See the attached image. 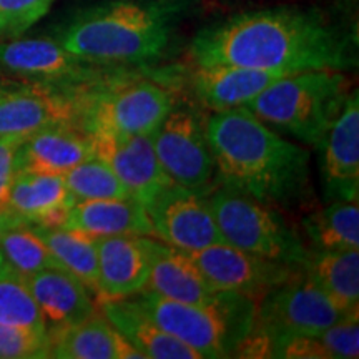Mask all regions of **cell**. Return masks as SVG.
Masks as SVG:
<instances>
[{
	"label": "cell",
	"instance_id": "30bf717a",
	"mask_svg": "<svg viewBox=\"0 0 359 359\" xmlns=\"http://www.w3.org/2000/svg\"><path fill=\"white\" fill-rule=\"evenodd\" d=\"M349 316L359 314L339 309L302 271L259 299L250 334L262 339L268 349L269 341L276 336L320 333Z\"/></svg>",
	"mask_w": 359,
	"mask_h": 359
},
{
	"label": "cell",
	"instance_id": "484cf974",
	"mask_svg": "<svg viewBox=\"0 0 359 359\" xmlns=\"http://www.w3.org/2000/svg\"><path fill=\"white\" fill-rule=\"evenodd\" d=\"M302 226L313 251L359 250L358 201H331L303 217Z\"/></svg>",
	"mask_w": 359,
	"mask_h": 359
},
{
	"label": "cell",
	"instance_id": "d6a6232c",
	"mask_svg": "<svg viewBox=\"0 0 359 359\" xmlns=\"http://www.w3.org/2000/svg\"><path fill=\"white\" fill-rule=\"evenodd\" d=\"M359 316H349L321 331L331 359H356L359 356Z\"/></svg>",
	"mask_w": 359,
	"mask_h": 359
},
{
	"label": "cell",
	"instance_id": "52a82bcc",
	"mask_svg": "<svg viewBox=\"0 0 359 359\" xmlns=\"http://www.w3.org/2000/svg\"><path fill=\"white\" fill-rule=\"evenodd\" d=\"M208 201L224 243L257 257L303 266L309 250L275 206L217 183Z\"/></svg>",
	"mask_w": 359,
	"mask_h": 359
},
{
	"label": "cell",
	"instance_id": "7c38bea8",
	"mask_svg": "<svg viewBox=\"0 0 359 359\" xmlns=\"http://www.w3.org/2000/svg\"><path fill=\"white\" fill-rule=\"evenodd\" d=\"M151 235L183 251H198L223 241L205 193L168 183L147 206Z\"/></svg>",
	"mask_w": 359,
	"mask_h": 359
},
{
	"label": "cell",
	"instance_id": "7402d4cb",
	"mask_svg": "<svg viewBox=\"0 0 359 359\" xmlns=\"http://www.w3.org/2000/svg\"><path fill=\"white\" fill-rule=\"evenodd\" d=\"M100 313L143 359H201L198 353L161 330L132 296L102 299Z\"/></svg>",
	"mask_w": 359,
	"mask_h": 359
},
{
	"label": "cell",
	"instance_id": "2e32d148",
	"mask_svg": "<svg viewBox=\"0 0 359 359\" xmlns=\"http://www.w3.org/2000/svg\"><path fill=\"white\" fill-rule=\"evenodd\" d=\"M75 200L67 190L64 175L17 172L0 223L62 226Z\"/></svg>",
	"mask_w": 359,
	"mask_h": 359
},
{
	"label": "cell",
	"instance_id": "cb8c5ba5",
	"mask_svg": "<svg viewBox=\"0 0 359 359\" xmlns=\"http://www.w3.org/2000/svg\"><path fill=\"white\" fill-rule=\"evenodd\" d=\"M50 354L58 359H143L102 313L48 333Z\"/></svg>",
	"mask_w": 359,
	"mask_h": 359
},
{
	"label": "cell",
	"instance_id": "277c9868",
	"mask_svg": "<svg viewBox=\"0 0 359 359\" xmlns=\"http://www.w3.org/2000/svg\"><path fill=\"white\" fill-rule=\"evenodd\" d=\"M351 90L344 72H296L275 80L243 109L278 133L316 148L343 111Z\"/></svg>",
	"mask_w": 359,
	"mask_h": 359
},
{
	"label": "cell",
	"instance_id": "603a6c76",
	"mask_svg": "<svg viewBox=\"0 0 359 359\" xmlns=\"http://www.w3.org/2000/svg\"><path fill=\"white\" fill-rule=\"evenodd\" d=\"M62 226L87 233L93 238L151 235L147 208L133 196L75 201L67 212Z\"/></svg>",
	"mask_w": 359,
	"mask_h": 359
},
{
	"label": "cell",
	"instance_id": "8fae6325",
	"mask_svg": "<svg viewBox=\"0 0 359 359\" xmlns=\"http://www.w3.org/2000/svg\"><path fill=\"white\" fill-rule=\"evenodd\" d=\"M188 253L215 291L243 294L257 303L268 291L303 271V266L257 257L224 241Z\"/></svg>",
	"mask_w": 359,
	"mask_h": 359
},
{
	"label": "cell",
	"instance_id": "f546056e",
	"mask_svg": "<svg viewBox=\"0 0 359 359\" xmlns=\"http://www.w3.org/2000/svg\"><path fill=\"white\" fill-rule=\"evenodd\" d=\"M67 190L75 201L109 200L132 196L105 161L92 156L64 175Z\"/></svg>",
	"mask_w": 359,
	"mask_h": 359
},
{
	"label": "cell",
	"instance_id": "e0dca14e",
	"mask_svg": "<svg viewBox=\"0 0 359 359\" xmlns=\"http://www.w3.org/2000/svg\"><path fill=\"white\" fill-rule=\"evenodd\" d=\"M95 156L92 137L74 122H58L22 138L17 150V172L65 175Z\"/></svg>",
	"mask_w": 359,
	"mask_h": 359
},
{
	"label": "cell",
	"instance_id": "7a4b0ae2",
	"mask_svg": "<svg viewBox=\"0 0 359 359\" xmlns=\"http://www.w3.org/2000/svg\"><path fill=\"white\" fill-rule=\"evenodd\" d=\"M217 183L262 203L294 208L311 196L308 147L286 140L248 109L208 116Z\"/></svg>",
	"mask_w": 359,
	"mask_h": 359
},
{
	"label": "cell",
	"instance_id": "9a60e30c",
	"mask_svg": "<svg viewBox=\"0 0 359 359\" xmlns=\"http://www.w3.org/2000/svg\"><path fill=\"white\" fill-rule=\"evenodd\" d=\"M93 154L105 161L143 206L172 183L156 158L151 135H90Z\"/></svg>",
	"mask_w": 359,
	"mask_h": 359
},
{
	"label": "cell",
	"instance_id": "836d02e7",
	"mask_svg": "<svg viewBox=\"0 0 359 359\" xmlns=\"http://www.w3.org/2000/svg\"><path fill=\"white\" fill-rule=\"evenodd\" d=\"M24 137L0 138V210L7 203L13 178L17 175V150Z\"/></svg>",
	"mask_w": 359,
	"mask_h": 359
},
{
	"label": "cell",
	"instance_id": "83f0119b",
	"mask_svg": "<svg viewBox=\"0 0 359 359\" xmlns=\"http://www.w3.org/2000/svg\"><path fill=\"white\" fill-rule=\"evenodd\" d=\"M0 251L7 266L25 278L45 268L57 266L32 224L0 223Z\"/></svg>",
	"mask_w": 359,
	"mask_h": 359
},
{
	"label": "cell",
	"instance_id": "ffe728a7",
	"mask_svg": "<svg viewBox=\"0 0 359 359\" xmlns=\"http://www.w3.org/2000/svg\"><path fill=\"white\" fill-rule=\"evenodd\" d=\"M148 258L142 236L97 238V286L100 299L130 298L147 288Z\"/></svg>",
	"mask_w": 359,
	"mask_h": 359
},
{
	"label": "cell",
	"instance_id": "4dcf8cb0",
	"mask_svg": "<svg viewBox=\"0 0 359 359\" xmlns=\"http://www.w3.org/2000/svg\"><path fill=\"white\" fill-rule=\"evenodd\" d=\"M53 0H0V40L17 39L50 11Z\"/></svg>",
	"mask_w": 359,
	"mask_h": 359
},
{
	"label": "cell",
	"instance_id": "1f68e13d",
	"mask_svg": "<svg viewBox=\"0 0 359 359\" xmlns=\"http://www.w3.org/2000/svg\"><path fill=\"white\" fill-rule=\"evenodd\" d=\"M47 333L0 326V358H48Z\"/></svg>",
	"mask_w": 359,
	"mask_h": 359
},
{
	"label": "cell",
	"instance_id": "6da1fadb",
	"mask_svg": "<svg viewBox=\"0 0 359 359\" xmlns=\"http://www.w3.org/2000/svg\"><path fill=\"white\" fill-rule=\"evenodd\" d=\"M193 65H236L296 74L346 72L358 65L356 42L316 8L241 12L205 27L188 48Z\"/></svg>",
	"mask_w": 359,
	"mask_h": 359
},
{
	"label": "cell",
	"instance_id": "f1b7e54d",
	"mask_svg": "<svg viewBox=\"0 0 359 359\" xmlns=\"http://www.w3.org/2000/svg\"><path fill=\"white\" fill-rule=\"evenodd\" d=\"M0 326L47 333L39 304L27 285V278L7 264L0 271Z\"/></svg>",
	"mask_w": 359,
	"mask_h": 359
},
{
	"label": "cell",
	"instance_id": "5b68a950",
	"mask_svg": "<svg viewBox=\"0 0 359 359\" xmlns=\"http://www.w3.org/2000/svg\"><path fill=\"white\" fill-rule=\"evenodd\" d=\"M132 298L161 330L198 353L201 359L235 356L253 330L257 311L255 299L230 291H217L205 303L175 302L148 288Z\"/></svg>",
	"mask_w": 359,
	"mask_h": 359
},
{
	"label": "cell",
	"instance_id": "44dd1931",
	"mask_svg": "<svg viewBox=\"0 0 359 359\" xmlns=\"http://www.w3.org/2000/svg\"><path fill=\"white\" fill-rule=\"evenodd\" d=\"M27 285L42 313L47 334L93 316L98 309L87 285L65 269L53 266L27 276Z\"/></svg>",
	"mask_w": 359,
	"mask_h": 359
},
{
	"label": "cell",
	"instance_id": "9c48e42d",
	"mask_svg": "<svg viewBox=\"0 0 359 359\" xmlns=\"http://www.w3.org/2000/svg\"><path fill=\"white\" fill-rule=\"evenodd\" d=\"M116 67L90 64L53 37L0 40V79L79 92Z\"/></svg>",
	"mask_w": 359,
	"mask_h": 359
},
{
	"label": "cell",
	"instance_id": "4316f807",
	"mask_svg": "<svg viewBox=\"0 0 359 359\" xmlns=\"http://www.w3.org/2000/svg\"><path fill=\"white\" fill-rule=\"evenodd\" d=\"M32 228L42 238L57 266L77 276L95 293L97 238L65 226L32 224Z\"/></svg>",
	"mask_w": 359,
	"mask_h": 359
},
{
	"label": "cell",
	"instance_id": "5bb4252c",
	"mask_svg": "<svg viewBox=\"0 0 359 359\" xmlns=\"http://www.w3.org/2000/svg\"><path fill=\"white\" fill-rule=\"evenodd\" d=\"M77 92L24 82L0 83V138L27 137L58 122L77 120Z\"/></svg>",
	"mask_w": 359,
	"mask_h": 359
},
{
	"label": "cell",
	"instance_id": "d6986e66",
	"mask_svg": "<svg viewBox=\"0 0 359 359\" xmlns=\"http://www.w3.org/2000/svg\"><path fill=\"white\" fill-rule=\"evenodd\" d=\"M142 243L148 258V290L183 303H205L217 293L188 251L158 238L142 236Z\"/></svg>",
	"mask_w": 359,
	"mask_h": 359
},
{
	"label": "cell",
	"instance_id": "4fadbf2b",
	"mask_svg": "<svg viewBox=\"0 0 359 359\" xmlns=\"http://www.w3.org/2000/svg\"><path fill=\"white\" fill-rule=\"evenodd\" d=\"M320 177L323 196L331 201H358L359 198V95L351 90L343 111L321 142Z\"/></svg>",
	"mask_w": 359,
	"mask_h": 359
},
{
	"label": "cell",
	"instance_id": "d4e9b609",
	"mask_svg": "<svg viewBox=\"0 0 359 359\" xmlns=\"http://www.w3.org/2000/svg\"><path fill=\"white\" fill-rule=\"evenodd\" d=\"M303 273L339 309L359 311V250L313 251L303 263Z\"/></svg>",
	"mask_w": 359,
	"mask_h": 359
},
{
	"label": "cell",
	"instance_id": "8992f818",
	"mask_svg": "<svg viewBox=\"0 0 359 359\" xmlns=\"http://www.w3.org/2000/svg\"><path fill=\"white\" fill-rule=\"evenodd\" d=\"M175 100L167 83L115 69L77 93L75 123L88 135H151Z\"/></svg>",
	"mask_w": 359,
	"mask_h": 359
},
{
	"label": "cell",
	"instance_id": "ac0fdd59",
	"mask_svg": "<svg viewBox=\"0 0 359 359\" xmlns=\"http://www.w3.org/2000/svg\"><path fill=\"white\" fill-rule=\"evenodd\" d=\"M193 67V93L200 105L213 114L246 107L275 80L288 75L223 64Z\"/></svg>",
	"mask_w": 359,
	"mask_h": 359
},
{
	"label": "cell",
	"instance_id": "3957f363",
	"mask_svg": "<svg viewBox=\"0 0 359 359\" xmlns=\"http://www.w3.org/2000/svg\"><path fill=\"white\" fill-rule=\"evenodd\" d=\"M178 11L173 0H114L80 12L53 39L90 64L142 67L168 48Z\"/></svg>",
	"mask_w": 359,
	"mask_h": 359
},
{
	"label": "cell",
	"instance_id": "ba28073f",
	"mask_svg": "<svg viewBox=\"0 0 359 359\" xmlns=\"http://www.w3.org/2000/svg\"><path fill=\"white\" fill-rule=\"evenodd\" d=\"M151 142L161 168L173 183L205 195L217 185L208 115L200 107L177 98L151 133Z\"/></svg>",
	"mask_w": 359,
	"mask_h": 359
},
{
	"label": "cell",
	"instance_id": "e575fe53",
	"mask_svg": "<svg viewBox=\"0 0 359 359\" xmlns=\"http://www.w3.org/2000/svg\"><path fill=\"white\" fill-rule=\"evenodd\" d=\"M6 268V262H4V257H2V251H0V271Z\"/></svg>",
	"mask_w": 359,
	"mask_h": 359
}]
</instances>
